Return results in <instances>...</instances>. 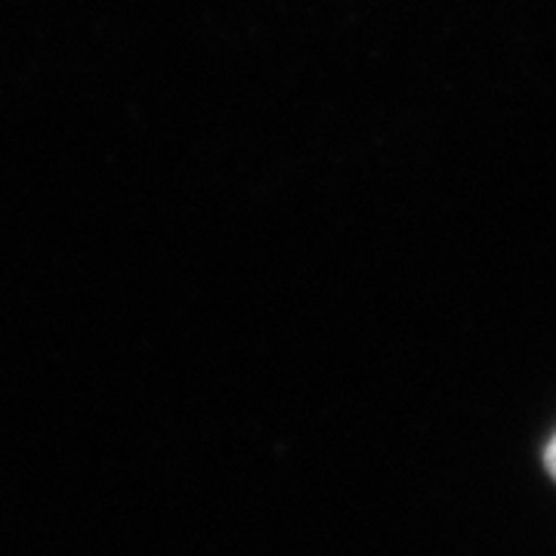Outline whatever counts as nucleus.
I'll return each instance as SVG.
<instances>
[{
	"label": "nucleus",
	"instance_id": "1",
	"mask_svg": "<svg viewBox=\"0 0 556 556\" xmlns=\"http://www.w3.org/2000/svg\"><path fill=\"white\" fill-rule=\"evenodd\" d=\"M544 467H547V473L556 479V437L551 439V445L544 448Z\"/></svg>",
	"mask_w": 556,
	"mask_h": 556
}]
</instances>
